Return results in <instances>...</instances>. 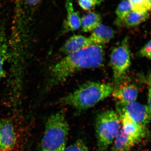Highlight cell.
Listing matches in <instances>:
<instances>
[{
  "instance_id": "6da1fadb",
  "label": "cell",
  "mask_w": 151,
  "mask_h": 151,
  "mask_svg": "<svg viewBox=\"0 0 151 151\" xmlns=\"http://www.w3.org/2000/svg\"><path fill=\"white\" fill-rule=\"evenodd\" d=\"M105 59L102 45H92L78 51L65 55L52 65L49 71L47 87L63 83L75 73L84 69L100 67Z\"/></svg>"
},
{
  "instance_id": "7a4b0ae2",
  "label": "cell",
  "mask_w": 151,
  "mask_h": 151,
  "mask_svg": "<svg viewBox=\"0 0 151 151\" xmlns=\"http://www.w3.org/2000/svg\"><path fill=\"white\" fill-rule=\"evenodd\" d=\"M114 87L110 84L89 81L61 97L58 102L74 108L81 113L92 108L112 94Z\"/></svg>"
},
{
  "instance_id": "3957f363",
  "label": "cell",
  "mask_w": 151,
  "mask_h": 151,
  "mask_svg": "<svg viewBox=\"0 0 151 151\" xmlns=\"http://www.w3.org/2000/svg\"><path fill=\"white\" fill-rule=\"evenodd\" d=\"M69 127L63 111L52 114L45 124L39 151H64Z\"/></svg>"
},
{
  "instance_id": "277c9868",
  "label": "cell",
  "mask_w": 151,
  "mask_h": 151,
  "mask_svg": "<svg viewBox=\"0 0 151 151\" xmlns=\"http://www.w3.org/2000/svg\"><path fill=\"white\" fill-rule=\"evenodd\" d=\"M122 127L116 111L108 110L97 114L95 122L97 151H107Z\"/></svg>"
},
{
  "instance_id": "5b68a950",
  "label": "cell",
  "mask_w": 151,
  "mask_h": 151,
  "mask_svg": "<svg viewBox=\"0 0 151 151\" xmlns=\"http://www.w3.org/2000/svg\"><path fill=\"white\" fill-rule=\"evenodd\" d=\"M131 57L129 38L126 37L113 49L110 57V65L116 87L120 85L129 68Z\"/></svg>"
},
{
  "instance_id": "8992f818",
  "label": "cell",
  "mask_w": 151,
  "mask_h": 151,
  "mask_svg": "<svg viewBox=\"0 0 151 151\" xmlns=\"http://www.w3.org/2000/svg\"><path fill=\"white\" fill-rule=\"evenodd\" d=\"M117 113L127 112L132 119L141 126L147 127L151 121V107L135 102L124 103L117 102Z\"/></svg>"
},
{
  "instance_id": "52a82bcc",
  "label": "cell",
  "mask_w": 151,
  "mask_h": 151,
  "mask_svg": "<svg viewBox=\"0 0 151 151\" xmlns=\"http://www.w3.org/2000/svg\"><path fill=\"white\" fill-rule=\"evenodd\" d=\"M45 0H21L17 7V23L20 31L25 29L31 24L38 9Z\"/></svg>"
},
{
  "instance_id": "ba28073f",
  "label": "cell",
  "mask_w": 151,
  "mask_h": 151,
  "mask_svg": "<svg viewBox=\"0 0 151 151\" xmlns=\"http://www.w3.org/2000/svg\"><path fill=\"white\" fill-rule=\"evenodd\" d=\"M16 132L12 123L0 120V151H11L16 145Z\"/></svg>"
},
{
  "instance_id": "9c48e42d",
  "label": "cell",
  "mask_w": 151,
  "mask_h": 151,
  "mask_svg": "<svg viewBox=\"0 0 151 151\" xmlns=\"http://www.w3.org/2000/svg\"><path fill=\"white\" fill-rule=\"evenodd\" d=\"M121 119V129L126 134L144 139L148 135L147 127L141 126L132 119L127 112L118 113Z\"/></svg>"
},
{
  "instance_id": "30bf717a",
  "label": "cell",
  "mask_w": 151,
  "mask_h": 151,
  "mask_svg": "<svg viewBox=\"0 0 151 151\" xmlns=\"http://www.w3.org/2000/svg\"><path fill=\"white\" fill-rule=\"evenodd\" d=\"M143 139L126 134L121 129L111 145V151H130Z\"/></svg>"
},
{
  "instance_id": "8fae6325",
  "label": "cell",
  "mask_w": 151,
  "mask_h": 151,
  "mask_svg": "<svg viewBox=\"0 0 151 151\" xmlns=\"http://www.w3.org/2000/svg\"><path fill=\"white\" fill-rule=\"evenodd\" d=\"M65 6L67 17L63 22L61 34L75 31L81 27V18L78 12L74 11L71 0H66Z\"/></svg>"
},
{
  "instance_id": "7c38bea8",
  "label": "cell",
  "mask_w": 151,
  "mask_h": 151,
  "mask_svg": "<svg viewBox=\"0 0 151 151\" xmlns=\"http://www.w3.org/2000/svg\"><path fill=\"white\" fill-rule=\"evenodd\" d=\"M93 44L89 37L81 35H73L65 41L60 49L65 55L78 51Z\"/></svg>"
},
{
  "instance_id": "4fadbf2b",
  "label": "cell",
  "mask_w": 151,
  "mask_h": 151,
  "mask_svg": "<svg viewBox=\"0 0 151 151\" xmlns=\"http://www.w3.org/2000/svg\"><path fill=\"white\" fill-rule=\"evenodd\" d=\"M112 94L118 102L131 103L135 102L137 99L138 90L134 84H127L115 87Z\"/></svg>"
},
{
  "instance_id": "5bb4252c",
  "label": "cell",
  "mask_w": 151,
  "mask_h": 151,
  "mask_svg": "<svg viewBox=\"0 0 151 151\" xmlns=\"http://www.w3.org/2000/svg\"><path fill=\"white\" fill-rule=\"evenodd\" d=\"M114 32L110 27L100 24L91 32L89 37L94 45H102L108 43L114 37Z\"/></svg>"
},
{
  "instance_id": "9a60e30c",
  "label": "cell",
  "mask_w": 151,
  "mask_h": 151,
  "mask_svg": "<svg viewBox=\"0 0 151 151\" xmlns=\"http://www.w3.org/2000/svg\"><path fill=\"white\" fill-rule=\"evenodd\" d=\"M149 15L148 12H139L132 10L117 25L127 27H135L145 21Z\"/></svg>"
},
{
  "instance_id": "2e32d148",
  "label": "cell",
  "mask_w": 151,
  "mask_h": 151,
  "mask_svg": "<svg viewBox=\"0 0 151 151\" xmlns=\"http://www.w3.org/2000/svg\"><path fill=\"white\" fill-rule=\"evenodd\" d=\"M101 17L95 12H90L81 18V27L84 32H91L101 24Z\"/></svg>"
},
{
  "instance_id": "e0dca14e",
  "label": "cell",
  "mask_w": 151,
  "mask_h": 151,
  "mask_svg": "<svg viewBox=\"0 0 151 151\" xmlns=\"http://www.w3.org/2000/svg\"><path fill=\"white\" fill-rule=\"evenodd\" d=\"M9 49L4 34L0 30V81L5 75L4 69L6 60L9 57Z\"/></svg>"
},
{
  "instance_id": "ac0fdd59",
  "label": "cell",
  "mask_w": 151,
  "mask_h": 151,
  "mask_svg": "<svg viewBox=\"0 0 151 151\" xmlns=\"http://www.w3.org/2000/svg\"><path fill=\"white\" fill-rule=\"evenodd\" d=\"M132 10V4L129 0L122 1L119 4L116 11V14L117 17L116 24L117 25L122 22Z\"/></svg>"
},
{
  "instance_id": "d6986e66",
  "label": "cell",
  "mask_w": 151,
  "mask_h": 151,
  "mask_svg": "<svg viewBox=\"0 0 151 151\" xmlns=\"http://www.w3.org/2000/svg\"><path fill=\"white\" fill-rule=\"evenodd\" d=\"M132 4V11L139 12H145L150 10L145 0H129Z\"/></svg>"
},
{
  "instance_id": "ffe728a7",
  "label": "cell",
  "mask_w": 151,
  "mask_h": 151,
  "mask_svg": "<svg viewBox=\"0 0 151 151\" xmlns=\"http://www.w3.org/2000/svg\"><path fill=\"white\" fill-rule=\"evenodd\" d=\"M64 151H89L88 147L83 140L79 139L68 147Z\"/></svg>"
},
{
  "instance_id": "44dd1931",
  "label": "cell",
  "mask_w": 151,
  "mask_h": 151,
  "mask_svg": "<svg viewBox=\"0 0 151 151\" xmlns=\"http://www.w3.org/2000/svg\"><path fill=\"white\" fill-rule=\"evenodd\" d=\"M151 41L149 40L139 50L138 52V55L142 58H145L147 59H151Z\"/></svg>"
},
{
  "instance_id": "7402d4cb",
  "label": "cell",
  "mask_w": 151,
  "mask_h": 151,
  "mask_svg": "<svg viewBox=\"0 0 151 151\" xmlns=\"http://www.w3.org/2000/svg\"><path fill=\"white\" fill-rule=\"evenodd\" d=\"M78 2L80 6L86 11L91 9L96 4L89 0H78Z\"/></svg>"
},
{
  "instance_id": "603a6c76",
  "label": "cell",
  "mask_w": 151,
  "mask_h": 151,
  "mask_svg": "<svg viewBox=\"0 0 151 151\" xmlns=\"http://www.w3.org/2000/svg\"><path fill=\"white\" fill-rule=\"evenodd\" d=\"M90 1L92 2L94 4H96L97 3V0H89Z\"/></svg>"
},
{
  "instance_id": "cb8c5ba5",
  "label": "cell",
  "mask_w": 151,
  "mask_h": 151,
  "mask_svg": "<svg viewBox=\"0 0 151 151\" xmlns=\"http://www.w3.org/2000/svg\"><path fill=\"white\" fill-rule=\"evenodd\" d=\"M0 8H1V7H0Z\"/></svg>"
}]
</instances>
